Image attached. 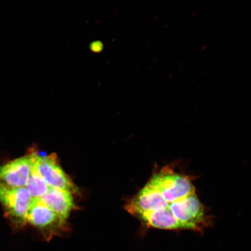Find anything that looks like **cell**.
<instances>
[{"instance_id":"obj_1","label":"cell","mask_w":251,"mask_h":251,"mask_svg":"<svg viewBox=\"0 0 251 251\" xmlns=\"http://www.w3.org/2000/svg\"><path fill=\"white\" fill-rule=\"evenodd\" d=\"M34 168L50 187L74 193L76 187L59 166L55 153L43 156L35 153Z\"/></svg>"},{"instance_id":"obj_2","label":"cell","mask_w":251,"mask_h":251,"mask_svg":"<svg viewBox=\"0 0 251 251\" xmlns=\"http://www.w3.org/2000/svg\"><path fill=\"white\" fill-rule=\"evenodd\" d=\"M33 197L26 188L14 187L0 181V202L11 216L21 222L25 218Z\"/></svg>"},{"instance_id":"obj_3","label":"cell","mask_w":251,"mask_h":251,"mask_svg":"<svg viewBox=\"0 0 251 251\" xmlns=\"http://www.w3.org/2000/svg\"><path fill=\"white\" fill-rule=\"evenodd\" d=\"M34 162L35 153L0 166V181L14 187L26 186Z\"/></svg>"},{"instance_id":"obj_4","label":"cell","mask_w":251,"mask_h":251,"mask_svg":"<svg viewBox=\"0 0 251 251\" xmlns=\"http://www.w3.org/2000/svg\"><path fill=\"white\" fill-rule=\"evenodd\" d=\"M169 209L176 218L189 226L191 230L196 229L197 225L204 220L203 206L196 193L169 203Z\"/></svg>"},{"instance_id":"obj_5","label":"cell","mask_w":251,"mask_h":251,"mask_svg":"<svg viewBox=\"0 0 251 251\" xmlns=\"http://www.w3.org/2000/svg\"><path fill=\"white\" fill-rule=\"evenodd\" d=\"M169 204L159 191L148 183L128 204L126 209L132 214L140 215L144 213L169 209Z\"/></svg>"},{"instance_id":"obj_6","label":"cell","mask_w":251,"mask_h":251,"mask_svg":"<svg viewBox=\"0 0 251 251\" xmlns=\"http://www.w3.org/2000/svg\"><path fill=\"white\" fill-rule=\"evenodd\" d=\"M64 223L74 208L73 197L69 191L50 187L45 196L40 198Z\"/></svg>"},{"instance_id":"obj_7","label":"cell","mask_w":251,"mask_h":251,"mask_svg":"<svg viewBox=\"0 0 251 251\" xmlns=\"http://www.w3.org/2000/svg\"><path fill=\"white\" fill-rule=\"evenodd\" d=\"M25 221L41 228L51 226L58 221L63 223L40 198H33Z\"/></svg>"},{"instance_id":"obj_8","label":"cell","mask_w":251,"mask_h":251,"mask_svg":"<svg viewBox=\"0 0 251 251\" xmlns=\"http://www.w3.org/2000/svg\"><path fill=\"white\" fill-rule=\"evenodd\" d=\"M147 225L155 228L161 229H191L187 225L182 224L176 218L169 209L160 210V211L142 213L140 215Z\"/></svg>"},{"instance_id":"obj_9","label":"cell","mask_w":251,"mask_h":251,"mask_svg":"<svg viewBox=\"0 0 251 251\" xmlns=\"http://www.w3.org/2000/svg\"><path fill=\"white\" fill-rule=\"evenodd\" d=\"M25 187L33 198H41L45 196L50 188L34 168Z\"/></svg>"},{"instance_id":"obj_10","label":"cell","mask_w":251,"mask_h":251,"mask_svg":"<svg viewBox=\"0 0 251 251\" xmlns=\"http://www.w3.org/2000/svg\"><path fill=\"white\" fill-rule=\"evenodd\" d=\"M90 48L93 52H101L103 48V43L101 42H100V41H96V42H94L91 44Z\"/></svg>"}]
</instances>
